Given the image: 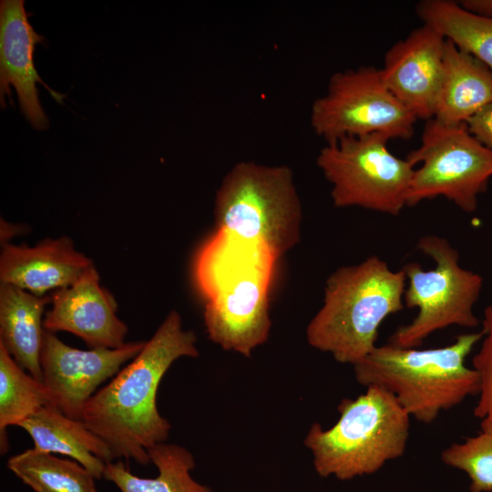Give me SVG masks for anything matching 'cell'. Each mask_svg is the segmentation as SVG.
<instances>
[{
  "instance_id": "9c48e42d",
  "label": "cell",
  "mask_w": 492,
  "mask_h": 492,
  "mask_svg": "<svg viewBox=\"0 0 492 492\" xmlns=\"http://www.w3.org/2000/svg\"><path fill=\"white\" fill-rule=\"evenodd\" d=\"M416 120L374 67L333 74L326 92L313 102L310 112L312 128L326 143L369 134L407 139Z\"/></svg>"
},
{
  "instance_id": "3957f363",
  "label": "cell",
  "mask_w": 492,
  "mask_h": 492,
  "mask_svg": "<svg viewBox=\"0 0 492 492\" xmlns=\"http://www.w3.org/2000/svg\"><path fill=\"white\" fill-rule=\"evenodd\" d=\"M483 336L482 330L462 333L449 345L430 349L376 346L354 365V376L365 387L387 390L410 416L431 424L441 412L479 394L478 374L465 362Z\"/></svg>"
},
{
  "instance_id": "ffe728a7",
  "label": "cell",
  "mask_w": 492,
  "mask_h": 492,
  "mask_svg": "<svg viewBox=\"0 0 492 492\" xmlns=\"http://www.w3.org/2000/svg\"><path fill=\"white\" fill-rule=\"evenodd\" d=\"M415 12L423 24L492 69V17L472 13L451 0H423Z\"/></svg>"
},
{
  "instance_id": "30bf717a",
  "label": "cell",
  "mask_w": 492,
  "mask_h": 492,
  "mask_svg": "<svg viewBox=\"0 0 492 492\" xmlns=\"http://www.w3.org/2000/svg\"><path fill=\"white\" fill-rule=\"evenodd\" d=\"M272 261H247L200 291L207 300L203 316L208 336L222 349L250 357L268 340Z\"/></svg>"
},
{
  "instance_id": "d6986e66",
  "label": "cell",
  "mask_w": 492,
  "mask_h": 492,
  "mask_svg": "<svg viewBox=\"0 0 492 492\" xmlns=\"http://www.w3.org/2000/svg\"><path fill=\"white\" fill-rule=\"evenodd\" d=\"M148 453L159 471L156 477L133 475L120 460L107 463L103 477L114 483L121 492H213L190 476L195 460L184 446L160 443Z\"/></svg>"
},
{
  "instance_id": "d4e9b609",
  "label": "cell",
  "mask_w": 492,
  "mask_h": 492,
  "mask_svg": "<svg viewBox=\"0 0 492 492\" xmlns=\"http://www.w3.org/2000/svg\"><path fill=\"white\" fill-rule=\"evenodd\" d=\"M466 125L480 143L492 149V102L472 116Z\"/></svg>"
},
{
  "instance_id": "2e32d148",
  "label": "cell",
  "mask_w": 492,
  "mask_h": 492,
  "mask_svg": "<svg viewBox=\"0 0 492 492\" xmlns=\"http://www.w3.org/2000/svg\"><path fill=\"white\" fill-rule=\"evenodd\" d=\"M490 102L492 69L446 39L433 118L448 126L463 124Z\"/></svg>"
},
{
  "instance_id": "6da1fadb",
  "label": "cell",
  "mask_w": 492,
  "mask_h": 492,
  "mask_svg": "<svg viewBox=\"0 0 492 492\" xmlns=\"http://www.w3.org/2000/svg\"><path fill=\"white\" fill-rule=\"evenodd\" d=\"M196 343L195 333L170 311L139 354L87 401L82 421L113 459L147 466L148 450L168 439L171 425L157 406L159 383L177 359L199 356Z\"/></svg>"
},
{
  "instance_id": "4fadbf2b",
  "label": "cell",
  "mask_w": 492,
  "mask_h": 492,
  "mask_svg": "<svg viewBox=\"0 0 492 492\" xmlns=\"http://www.w3.org/2000/svg\"><path fill=\"white\" fill-rule=\"evenodd\" d=\"M29 15L24 0L0 2V102L5 108L7 96L14 105L11 93L14 87L26 119L35 129L42 130L48 128L49 121L41 106L36 84L46 87L57 103L62 104L66 95L50 88L36 69V45L42 43L44 37L33 28Z\"/></svg>"
},
{
  "instance_id": "ba28073f",
  "label": "cell",
  "mask_w": 492,
  "mask_h": 492,
  "mask_svg": "<svg viewBox=\"0 0 492 492\" xmlns=\"http://www.w3.org/2000/svg\"><path fill=\"white\" fill-rule=\"evenodd\" d=\"M406 159L415 166L406 206L445 197L465 212H474L492 177V149L480 143L466 123L448 126L427 120L421 145Z\"/></svg>"
},
{
  "instance_id": "44dd1931",
  "label": "cell",
  "mask_w": 492,
  "mask_h": 492,
  "mask_svg": "<svg viewBox=\"0 0 492 492\" xmlns=\"http://www.w3.org/2000/svg\"><path fill=\"white\" fill-rule=\"evenodd\" d=\"M7 467L35 492H98L97 478L78 462L34 448L11 456Z\"/></svg>"
},
{
  "instance_id": "277c9868",
  "label": "cell",
  "mask_w": 492,
  "mask_h": 492,
  "mask_svg": "<svg viewBox=\"0 0 492 492\" xmlns=\"http://www.w3.org/2000/svg\"><path fill=\"white\" fill-rule=\"evenodd\" d=\"M213 216L220 233L278 260L301 239L302 207L292 169L234 164L216 190Z\"/></svg>"
},
{
  "instance_id": "9a60e30c",
  "label": "cell",
  "mask_w": 492,
  "mask_h": 492,
  "mask_svg": "<svg viewBox=\"0 0 492 492\" xmlns=\"http://www.w3.org/2000/svg\"><path fill=\"white\" fill-rule=\"evenodd\" d=\"M93 264L68 237L46 239L33 247L5 243L0 282L38 296L73 284Z\"/></svg>"
},
{
  "instance_id": "7c38bea8",
  "label": "cell",
  "mask_w": 492,
  "mask_h": 492,
  "mask_svg": "<svg viewBox=\"0 0 492 492\" xmlns=\"http://www.w3.org/2000/svg\"><path fill=\"white\" fill-rule=\"evenodd\" d=\"M446 40L436 29L423 24L384 55L381 68L384 84L417 119L434 118Z\"/></svg>"
},
{
  "instance_id": "7402d4cb",
  "label": "cell",
  "mask_w": 492,
  "mask_h": 492,
  "mask_svg": "<svg viewBox=\"0 0 492 492\" xmlns=\"http://www.w3.org/2000/svg\"><path fill=\"white\" fill-rule=\"evenodd\" d=\"M52 405L43 382L36 380L14 360L0 343V446L8 449L6 428L18 426L45 405Z\"/></svg>"
},
{
  "instance_id": "7a4b0ae2",
  "label": "cell",
  "mask_w": 492,
  "mask_h": 492,
  "mask_svg": "<svg viewBox=\"0 0 492 492\" xmlns=\"http://www.w3.org/2000/svg\"><path fill=\"white\" fill-rule=\"evenodd\" d=\"M406 279L373 255L336 269L327 278L323 302L309 323L311 346L341 364L355 365L377 346L381 323L404 309Z\"/></svg>"
},
{
  "instance_id": "8992f818",
  "label": "cell",
  "mask_w": 492,
  "mask_h": 492,
  "mask_svg": "<svg viewBox=\"0 0 492 492\" xmlns=\"http://www.w3.org/2000/svg\"><path fill=\"white\" fill-rule=\"evenodd\" d=\"M416 249L435 266L425 271L412 261L402 269L407 282L404 303L418 311L412 322L399 326L389 338V343L403 348H417L433 333L452 325L475 328L479 323L474 307L482 292V276L460 265L458 251L446 238L423 236Z\"/></svg>"
},
{
  "instance_id": "5bb4252c",
  "label": "cell",
  "mask_w": 492,
  "mask_h": 492,
  "mask_svg": "<svg viewBox=\"0 0 492 492\" xmlns=\"http://www.w3.org/2000/svg\"><path fill=\"white\" fill-rule=\"evenodd\" d=\"M99 282L92 264L73 284L55 291L51 308L44 317L45 330L71 333L90 348L124 345L128 328L117 315L114 297Z\"/></svg>"
},
{
  "instance_id": "8fae6325",
  "label": "cell",
  "mask_w": 492,
  "mask_h": 492,
  "mask_svg": "<svg viewBox=\"0 0 492 492\" xmlns=\"http://www.w3.org/2000/svg\"><path fill=\"white\" fill-rule=\"evenodd\" d=\"M145 343L129 342L115 349L80 350L45 330L40 364L51 404L65 415L82 421L84 407L98 387L134 359Z\"/></svg>"
},
{
  "instance_id": "cb8c5ba5",
  "label": "cell",
  "mask_w": 492,
  "mask_h": 492,
  "mask_svg": "<svg viewBox=\"0 0 492 492\" xmlns=\"http://www.w3.org/2000/svg\"><path fill=\"white\" fill-rule=\"evenodd\" d=\"M482 325V343L472 359L473 368L480 380L474 415L480 420L481 430L492 431V303L484 311Z\"/></svg>"
},
{
  "instance_id": "603a6c76",
  "label": "cell",
  "mask_w": 492,
  "mask_h": 492,
  "mask_svg": "<svg viewBox=\"0 0 492 492\" xmlns=\"http://www.w3.org/2000/svg\"><path fill=\"white\" fill-rule=\"evenodd\" d=\"M441 460L467 475L469 492H492V431L481 430L450 445L441 452Z\"/></svg>"
},
{
  "instance_id": "5b68a950",
  "label": "cell",
  "mask_w": 492,
  "mask_h": 492,
  "mask_svg": "<svg viewBox=\"0 0 492 492\" xmlns=\"http://www.w3.org/2000/svg\"><path fill=\"white\" fill-rule=\"evenodd\" d=\"M340 417L330 428L313 424L304 445L323 477L350 480L380 470L401 457L410 433V415L387 390L371 385L338 405Z\"/></svg>"
},
{
  "instance_id": "52a82bcc",
  "label": "cell",
  "mask_w": 492,
  "mask_h": 492,
  "mask_svg": "<svg viewBox=\"0 0 492 492\" xmlns=\"http://www.w3.org/2000/svg\"><path fill=\"white\" fill-rule=\"evenodd\" d=\"M388 140L381 134L344 137L321 149L316 164L331 184L335 207L400 214L415 166L392 154Z\"/></svg>"
},
{
  "instance_id": "e0dca14e",
  "label": "cell",
  "mask_w": 492,
  "mask_h": 492,
  "mask_svg": "<svg viewBox=\"0 0 492 492\" xmlns=\"http://www.w3.org/2000/svg\"><path fill=\"white\" fill-rule=\"evenodd\" d=\"M34 442V449L69 456L86 467L97 479L103 477L106 464L113 456L83 421L65 415L53 405L40 408L19 424Z\"/></svg>"
},
{
  "instance_id": "484cf974",
  "label": "cell",
  "mask_w": 492,
  "mask_h": 492,
  "mask_svg": "<svg viewBox=\"0 0 492 492\" xmlns=\"http://www.w3.org/2000/svg\"><path fill=\"white\" fill-rule=\"evenodd\" d=\"M459 4L472 13L492 17V0H463Z\"/></svg>"
},
{
  "instance_id": "ac0fdd59",
  "label": "cell",
  "mask_w": 492,
  "mask_h": 492,
  "mask_svg": "<svg viewBox=\"0 0 492 492\" xmlns=\"http://www.w3.org/2000/svg\"><path fill=\"white\" fill-rule=\"evenodd\" d=\"M51 297L38 296L11 284L0 285V343L34 378L43 382L40 354L43 314Z\"/></svg>"
}]
</instances>
